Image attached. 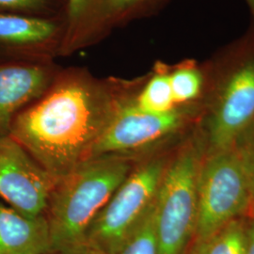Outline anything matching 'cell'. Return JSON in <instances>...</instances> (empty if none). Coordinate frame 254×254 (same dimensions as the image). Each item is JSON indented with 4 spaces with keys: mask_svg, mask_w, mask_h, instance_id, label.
<instances>
[{
    "mask_svg": "<svg viewBox=\"0 0 254 254\" xmlns=\"http://www.w3.org/2000/svg\"><path fill=\"white\" fill-rule=\"evenodd\" d=\"M121 99L97 84L69 78L14 117L9 136L57 180L91 159Z\"/></svg>",
    "mask_w": 254,
    "mask_h": 254,
    "instance_id": "obj_1",
    "label": "cell"
},
{
    "mask_svg": "<svg viewBox=\"0 0 254 254\" xmlns=\"http://www.w3.org/2000/svg\"><path fill=\"white\" fill-rule=\"evenodd\" d=\"M132 170L127 154H103L58 180L45 213L54 254H81L92 220Z\"/></svg>",
    "mask_w": 254,
    "mask_h": 254,
    "instance_id": "obj_2",
    "label": "cell"
},
{
    "mask_svg": "<svg viewBox=\"0 0 254 254\" xmlns=\"http://www.w3.org/2000/svg\"><path fill=\"white\" fill-rule=\"evenodd\" d=\"M208 62L219 79L208 117L214 152L234 147L254 125V25Z\"/></svg>",
    "mask_w": 254,
    "mask_h": 254,
    "instance_id": "obj_3",
    "label": "cell"
},
{
    "mask_svg": "<svg viewBox=\"0 0 254 254\" xmlns=\"http://www.w3.org/2000/svg\"><path fill=\"white\" fill-rule=\"evenodd\" d=\"M167 164L148 161L131 173L92 220L80 254H115L154 204Z\"/></svg>",
    "mask_w": 254,
    "mask_h": 254,
    "instance_id": "obj_4",
    "label": "cell"
},
{
    "mask_svg": "<svg viewBox=\"0 0 254 254\" xmlns=\"http://www.w3.org/2000/svg\"><path fill=\"white\" fill-rule=\"evenodd\" d=\"M200 157L193 148L167 165L154 200L157 254H186L195 236L198 218Z\"/></svg>",
    "mask_w": 254,
    "mask_h": 254,
    "instance_id": "obj_5",
    "label": "cell"
},
{
    "mask_svg": "<svg viewBox=\"0 0 254 254\" xmlns=\"http://www.w3.org/2000/svg\"><path fill=\"white\" fill-rule=\"evenodd\" d=\"M254 203L244 164L235 147L213 152L200 164L195 241H207Z\"/></svg>",
    "mask_w": 254,
    "mask_h": 254,
    "instance_id": "obj_6",
    "label": "cell"
},
{
    "mask_svg": "<svg viewBox=\"0 0 254 254\" xmlns=\"http://www.w3.org/2000/svg\"><path fill=\"white\" fill-rule=\"evenodd\" d=\"M57 182L16 140L0 136V200L27 217L45 216Z\"/></svg>",
    "mask_w": 254,
    "mask_h": 254,
    "instance_id": "obj_7",
    "label": "cell"
},
{
    "mask_svg": "<svg viewBox=\"0 0 254 254\" xmlns=\"http://www.w3.org/2000/svg\"><path fill=\"white\" fill-rule=\"evenodd\" d=\"M185 107L156 114L139 109L135 99H121L109 127L94 146L91 158L103 154H127L171 135L190 117V112Z\"/></svg>",
    "mask_w": 254,
    "mask_h": 254,
    "instance_id": "obj_8",
    "label": "cell"
},
{
    "mask_svg": "<svg viewBox=\"0 0 254 254\" xmlns=\"http://www.w3.org/2000/svg\"><path fill=\"white\" fill-rule=\"evenodd\" d=\"M48 75L40 67L0 65V136L9 135L14 117L46 91Z\"/></svg>",
    "mask_w": 254,
    "mask_h": 254,
    "instance_id": "obj_9",
    "label": "cell"
},
{
    "mask_svg": "<svg viewBox=\"0 0 254 254\" xmlns=\"http://www.w3.org/2000/svg\"><path fill=\"white\" fill-rule=\"evenodd\" d=\"M0 254H54L46 216L27 217L0 200Z\"/></svg>",
    "mask_w": 254,
    "mask_h": 254,
    "instance_id": "obj_10",
    "label": "cell"
},
{
    "mask_svg": "<svg viewBox=\"0 0 254 254\" xmlns=\"http://www.w3.org/2000/svg\"><path fill=\"white\" fill-rule=\"evenodd\" d=\"M54 24L18 14L0 13V43L10 46L36 44L55 33Z\"/></svg>",
    "mask_w": 254,
    "mask_h": 254,
    "instance_id": "obj_11",
    "label": "cell"
},
{
    "mask_svg": "<svg viewBox=\"0 0 254 254\" xmlns=\"http://www.w3.org/2000/svg\"><path fill=\"white\" fill-rule=\"evenodd\" d=\"M169 77L176 107H185L200 99L205 89L203 66L188 60L169 69Z\"/></svg>",
    "mask_w": 254,
    "mask_h": 254,
    "instance_id": "obj_12",
    "label": "cell"
},
{
    "mask_svg": "<svg viewBox=\"0 0 254 254\" xmlns=\"http://www.w3.org/2000/svg\"><path fill=\"white\" fill-rule=\"evenodd\" d=\"M135 102L139 109L156 114L166 113L178 108L173 99L168 67L158 66L154 75L135 98Z\"/></svg>",
    "mask_w": 254,
    "mask_h": 254,
    "instance_id": "obj_13",
    "label": "cell"
},
{
    "mask_svg": "<svg viewBox=\"0 0 254 254\" xmlns=\"http://www.w3.org/2000/svg\"><path fill=\"white\" fill-rule=\"evenodd\" d=\"M248 244L249 226L236 218L207 240V254H246Z\"/></svg>",
    "mask_w": 254,
    "mask_h": 254,
    "instance_id": "obj_14",
    "label": "cell"
},
{
    "mask_svg": "<svg viewBox=\"0 0 254 254\" xmlns=\"http://www.w3.org/2000/svg\"><path fill=\"white\" fill-rule=\"evenodd\" d=\"M154 204L136 231L113 254H157L154 233Z\"/></svg>",
    "mask_w": 254,
    "mask_h": 254,
    "instance_id": "obj_15",
    "label": "cell"
},
{
    "mask_svg": "<svg viewBox=\"0 0 254 254\" xmlns=\"http://www.w3.org/2000/svg\"><path fill=\"white\" fill-rule=\"evenodd\" d=\"M234 147L244 164L254 202V125L241 136Z\"/></svg>",
    "mask_w": 254,
    "mask_h": 254,
    "instance_id": "obj_16",
    "label": "cell"
},
{
    "mask_svg": "<svg viewBox=\"0 0 254 254\" xmlns=\"http://www.w3.org/2000/svg\"><path fill=\"white\" fill-rule=\"evenodd\" d=\"M43 0H0V9L27 10L36 8Z\"/></svg>",
    "mask_w": 254,
    "mask_h": 254,
    "instance_id": "obj_17",
    "label": "cell"
},
{
    "mask_svg": "<svg viewBox=\"0 0 254 254\" xmlns=\"http://www.w3.org/2000/svg\"><path fill=\"white\" fill-rule=\"evenodd\" d=\"M90 0H69V14L72 19L78 18L87 8Z\"/></svg>",
    "mask_w": 254,
    "mask_h": 254,
    "instance_id": "obj_18",
    "label": "cell"
},
{
    "mask_svg": "<svg viewBox=\"0 0 254 254\" xmlns=\"http://www.w3.org/2000/svg\"><path fill=\"white\" fill-rule=\"evenodd\" d=\"M150 1L152 0H110V4L116 9H127L143 5Z\"/></svg>",
    "mask_w": 254,
    "mask_h": 254,
    "instance_id": "obj_19",
    "label": "cell"
},
{
    "mask_svg": "<svg viewBox=\"0 0 254 254\" xmlns=\"http://www.w3.org/2000/svg\"><path fill=\"white\" fill-rule=\"evenodd\" d=\"M186 254H207V241H195L190 251Z\"/></svg>",
    "mask_w": 254,
    "mask_h": 254,
    "instance_id": "obj_20",
    "label": "cell"
},
{
    "mask_svg": "<svg viewBox=\"0 0 254 254\" xmlns=\"http://www.w3.org/2000/svg\"><path fill=\"white\" fill-rule=\"evenodd\" d=\"M246 254H254V221L249 225V244Z\"/></svg>",
    "mask_w": 254,
    "mask_h": 254,
    "instance_id": "obj_21",
    "label": "cell"
},
{
    "mask_svg": "<svg viewBox=\"0 0 254 254\" xmlns=\"http://www.w3.org/2000/svg\"><path fill=\"white\" fill-rule=\"evenodd\" d=\"M246 3L248 4V6H249V8L251 9V11H252V15H253V17L254 19V0H245ZM254 25V23H253Z\"/></svg>",
    "mask_w": 254,
    "mask_h": 254,
    "instance_id": "obj_22",
    "label": "cell"
},
{
    "mask_svg": "<svg viewBox=\"0 0 254 254\" xmlns=\"http://www.w3.org/2000/svg\"></svg>",
    "mask_w": 254,
    "mask_h": 254,
    "instance_id": "obj_23",
    "label": "cell"
}]
</instances>
